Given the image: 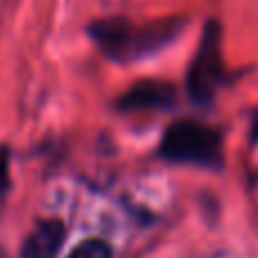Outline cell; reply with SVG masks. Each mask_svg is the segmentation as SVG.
Listing matches in <instances>:
<instances>
[{
	"mask_svg": "<svg viewBox=\"0 0 258 258\" xmlns=\"http://www.w3.org/2000/svg\"><path fill=\"white\" fill-rule=\"evenodd\" d=\"M186 23V16H168L145 25H136L125 16H113L93 21L86 32L107 59L136 61L168 48L183 32Z\"/></svg>",
	"mask_w": 258,
	"mask_h": 258,
	"instance_id": "1",
	"label": "cell"
},
{
	"mask_svg": "<svg viewBox=\"0 0 258 258\" xmlns=\"http://www.w3.org/2000/svg\"><path fill=\"white\" fill-rule=\"evenodd\" d=\"M159 156L172 163L218 168L222 163V136L218 129L197 120H177L163 132Z\"/></svg>",
	"mask_w": 258,
	"mask_h": 258,
	"instance_id": "2",
	"label": "cell"
},
{
	"mask_svg": "<svg viewBox=\"0 0 258 258\" xmlns=\"http://www.w3.org/2000/svg\"><path fill=\"white\" fill-rule=\"evenodd\" d=\"M224 80V61H222V25L215 18L206 21L202 30V39L197 52L192 57L186 73V91L192 102L211 104L215 100L220 84Z\"/></svg>",
	"mask_w": 258,
	"mask_h": 258,
	"instance_id": "3",
	"label": "cell"
},
{
	"mask_svg": "<svg viewBox=\"0 0 258 258\" xmlns=\"http://www.w3.org/2000/svg\"><path fill=\"white\" fill-rule=\"evenodd\" d=\"M177 102V86L165 80H141L116 100L118 111H165Z\"/></svg>",
	"mask_w": 258,
	"mask_h": 258,
	"instance_id": "4",
	"label": "cell"
},
{
	"mask_svg": "<svg viewBox=\"0 0 258 258\" xmlns=\"http://www.w3.org/2000/svg\"><path fill=\"white\" fill-rule=\"evenodd\" d=\"M66 238V227L61 220H43L25 238L21 247V258H54Z\"/></svg>",
	"mask_w": 258,
	"mask_h": 258,
	"instance_id": "5",
	"label": "cell"
},
{
	"mask_svg": "<svg viewBox=\"0 0 258 258\" xmlns=\"http://www.w3.org/2000/svg\"><path fill=\"white\" fill-rule=\"evenodd\" d=\"M111 245L100 238H91V240H82L75 249L68 254V258H111Z\"/></svg>",
	"mask_w": 258,
	"mask_h": 258,
	"instance_id": "6",
	"label": "cell"
},
{
	"mask_svg": "<svg viewBox=\"0 0 258 258\" xmlns=\"http://www.w3.org/2000/svg\"><path fill=\"white\" fill-rule=\"evenodd\" d=\"M9 188V150L0 145V192Z\"/></svg>",
	"mask_w": 258,
	"mask_h": 258,
	"instance_id": "7",
	"label": "cell"
},
{
	"mask_svg": "<svg viewBox=\"0 0 258 258\" xmlns=\"http://www.w3.org/2000/svg\"><path fill=\"white\" fill-rule=\"evenodd\" d=\"M251 138L258 141V113L254 116V122H251Z\"/></svg>",
	"mask_w": 258,
	"mask_h": 258,
	"instance_id": "8",
	"label": "cell"
}]
</instances>
